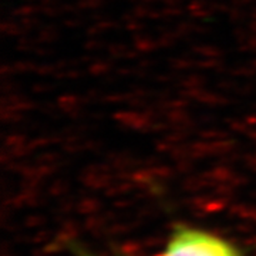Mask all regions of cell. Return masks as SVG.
Masks as SVG:
<instances>
[{
	"mask_svg": "<svg viewBox=\"0 0 256 256\" xmlns=\"http://www.w3.org/2000/svg\"><path fill=\"white\" fill-rule=\"evenodd\" d=\"M156 256H242L239 249L218 235L191 226H178Z\"/></svg>",
	"mask_w": 256,
	"mask_h": 256,
	"instance_id": "cell-1",
	"label": "cell"
}]
</instances>
